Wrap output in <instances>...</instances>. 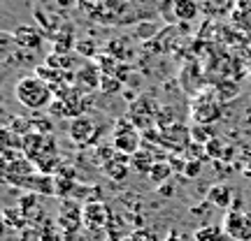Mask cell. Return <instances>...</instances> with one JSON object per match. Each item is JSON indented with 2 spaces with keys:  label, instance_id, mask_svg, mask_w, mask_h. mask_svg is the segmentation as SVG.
Returning a JSON list of instances; mask_svg holds the SVG:
<instances>
[{
  "label": "cell",
  "instance_id": "31",
  "mask_svg": "<svg viewBox=\"0 0 251 241\" xmlns=\"http://www.w3.org/2000/svg\"><path fill=\"white\" fill-rule=\"evenodd\" d=\"M226 241H233V239H226Z\"/></svg>",
  "mask_w": 251,
  "mask_h": 241
},
{
  "label": "cell",
  "instance_id": "27",
  "mask_svg": "<svg viewBox=\"0 0 251 241\" xmlns=\"http://www.w3.org/2000/svg\"><path fill=\"white\" fill-rule=\"evenodd\" d=\"M144 239H147L144 234H128V237H124L121 241H144Z\"/></svg>",
  "mask_w": 251,
  "mask_h": 241
},
{
  "label": "cell",
  "instance_id": "12",
  "mask_svg": "<svg viewBox=\"0 0 251 241\" xmlns=\"http://www.w3.org/2000/svg\"><path fill=\"white\" fill-rule=\"evenodd\" d=\"M233 202H235V193L228 183H214V186L207 190V204L219 206V209L228 211L233 206Z\"/></svg>",
  "mask_w": 251,
  "mask_h": 241
},
{
  "label": "cell",
  "instance_id": "23",
  "mask_svg": "<svg viewBox=\"0 0 251 241\" xmlns=\"http://www.w3.org/2000/svg\"><path fill=\"white\" fill-rule=\"evenodd\" d=\"M191 139L196 144H209L214 139V132H212V125H193L191 128Z\"/></svg>",
  "mask_w": 251,
  "mask_h": 241
},
{
  "label": "cell",
  "instance_id": "24",
  "mask_svg": "<svg viewBox=\"0 0 251 241\" xmlns=\"http://www.w3.org/2000/svg\"><path fill=\"white\" fill-rule=\"evenodd\" d=\"M121 88V79H112V74H102V81H100V90H105L107 95L117 93Z\"/></svg>",
  "mask_w": 251,
  "mask_h": 241
},
{
  "label": "cell",
  "instance_id": "30",
  "mask_svg": "<svg viewBox=\"0 0 251 241\" xmlns=\"http://www.w3.org/2000/svg\"><path fill=\"white\" fill-rule=\"evenodd\" d=\"M249 74H251V63H249Z\"/></svg>",
  "mask_w": 251,
  "mask_h": 241
},
{
  "label": "cell",
  "instance_id": "10",
  "mask_svg": "<svg viewBox=\"0 0 251 241\" xmlns=\"http://www.w3.org/2000/svg\"><path fill=\"white\" fill-rule=\"evenodd\" d=\"M56 223H58V227L63 230V234L77 232V227L84 223V218H81V209L65 199V202L61 204V211H58V218H56Z\"/></svg>",
  "mask_w": 251,
  "mask_h": 241
},
{
  "label": "cell",
  "instance_id": "7",
  "mask_svg": "<svg viewBox=\"0 0 251 241\" xmlns=\"http://www.w3.org/2000/svg\"><path fill=\"white\" fill-rule=\"evenodd\" d=\"M96 134H98V128H96V123H93V118L86 116V114L72 118L70 123H68V137H70L72 144L79 146V149L93 144Z\"/></svg>",
  "mask_w": 251,
  "mask_h": 241
},
{
  "label": "cell",
  "instance_id": "13",
  "mask_svg": "<svg viewBox=\"0 0 251 241\" xmlns=\"http://www.w3.org/2000/svg\"><path fill=\"white\" fill-rule=\"evenodd\" d=\"M12 40L17 42V46L28 49V51H33V49H37V46L42 44V35H40V30H37L35 26H19V28H14Z\"/></svg>",
  "mask_w": 251,
  "mask_h": 241
},
{
  "label": "cell",
  "instance_id": "20",
  "mask_svg": "<svg viewBox=\"0 0 251 241\" xmlns=\"http://www.w3.org/2000/svg\"><path fill=\"white\" fill-rule=\"evenodd\" d=\"M158 14H161V19L168 26L179 23V19H177V0H158Z\"/></svg>",
  "mask_w": 251,
  "mask_h": 241
},
{
  "label": "cell",
  "instance_id": "25",
  "mask_svg": "<svg viewBox=\"0 0 251 241\" xmlns=\"http://www.w3.org/2000/svg\"><path fill=\"white\" fill-rule=\"evenodd\" d=\"M200 170H202V167H200V162L198 160H184V174H186V176L193 179V176L200 174Z\"/></svg>",
  "mask_w": 251,
  "mask_h": 241
},
{
  "label": "cell",
  "instance_id": "19",
  "mask_svg": "<svg viewBox=\"0 0 251 241\" xmlns=\"http://www.w3.org/2000/svg\"><path fill=\"white\" fill-rule=\"evenodd\" d=\"M77 84H86V88H100V81L102 77H98V70L96 67H91V65H84L79 72H77V77H75Z\"/></svg>",
  "mask_w": 251,
  "mask_h": 241
},
{
  "label": "cell",
  "instance_id": "2",
  "mask_svg": "<svg viewBox=\"0 0 251 241\" xmlns=\"http://www.w3.org/2000/svg\"><path fill=\"white\" fill-rule=\"evenodd\" d=\"M221 227L228 239L233 241H251V214L244 209V202L240 197H235L233 206L226 211Z\"/></svg>",
  "mask_w": 251,
  "mask_h": 241
},
{
  "label": "cell",
  "instance_id": "11",
  "mask_svg": "<svg viewBox=\"0 0 251 241\" xmlns=\"http://www.w3.org/2000/svg\"><path fill=\"white\" fill-rule=\"evenodd\" d=\"M102 172H105L112 181H124L126 176H128V172H130V158H128V155H124V153L114 151V153H112V158H109V160H105Z\"/></svg>",
  "mask_w": 251,
  "mask_h": 241
},
{
  "label": "cell",
  "instance_id": "9",
  "mask_svg": "<svg viewBox=\"0 0 251 241\" xmlns=\"http://www.w3.org/2000/svg\"><path fill=\"white\" fill-rule=\"evenodd\" d=\"M81 218H84V225L89 227L91 232H100L109 223V209L105 206V202L96 199V202H89L81 209Z\"/></svg>",
  "mask_w": 251,
  "mask_h": 241
},
{
  "label": "cell",
  "instance_id": "22",
  "mask_svg": "<svg viewBox=\"0 0 251 241\" xmlns=\"http://www.w3.org/2000/svg\"><path fill=\"white\" fill-rule=\"evenodd\" d=\"M228 144L221 139V137H214L209 144H205V151H207V158H212V160H221L224 155H228Z\"/></svg>",
  "mask_w": 251,
  "mask_h": 241
},
{
  "label": "cell",
  "instance_id": "28",
  "mask_svg": "<svg viewBox=\"0 0 251 241\" xmlns=\"http://www.w3.org/2000/svg\"><path fill=\"white\" fill-rule=\"evenodd\" d=\"M244 167H247V174L251 176V151L247 153V160H244Z\"/></svg>",
  "mask_w": 251,
  "mask_h": 241
},
{
  "label": "cell",
  "instance_id": "15",
  "mask_svg": "<svg viewBox=\"0 0 251 241\" xmlns=\"http://www.w3.org/2000/svg\"><path fill=\"white\" fill-rule=\"evenodd\" d=\"M156 162L158 160H156V155L149 149H140L135 155H130V167L135 172H142V174H149V170H151Z\"/></svg>",
  "mask_w": 251,
  "mask_h": 241
},
{
  "label": "cell",
  "instance_id": "18",
  "mask_svg": "<svg viewBox=\"0 0 251 241\" xmlns=\"http://www.w3.org/2000/svg\"><path fill=\"white\" fill-rule=\"evenodd\" d=\"M198 14H200V5L198 0H177V19L181 23L186 21H196Z\"/></svg>",
  "mask_w": 251,
  "mask_h": 241
},
{
  "label": "cell",
  "instance_id": "16",
  "mask_svg": "<svg viewBox=\"0 0 251 241\" xmlns=\"http://www.w3.org/2000/svg\"><path fill=\"white\" fill-rule=\"evenodd\" d=\"M224 227L221 223L219 225H202V227H198L196 232H193V241H226Z\"/></svg>",
  "mask_w": 251,
  "mask_h": 241
},
{
  "label": "cell",
  "instance_id": "17",
  "mask_svg": "<svg viewBox=\"0 0 251 241\" xmlns=\"http://www.w3.org/2000/svg\"><path fill=\"white\" fill-rule=\"evenodd\" d=\"M212 90L216 93V98L221 100V102H230V100L237 98L240 86H237V81H233V79H224V81H216Z\"/></svg>",
  "mask_w": 251,
  "mask_h": 241
},
{
  "label": "cell",
  "instance_id": "14",
  "mask_svg": "<svg viewBox=\"0 0 251 241\" xmlns=\"http://www.w3.org/2000/svg\"><path fill=\"white\" fill-rule=\"evenodd\" d=\"M172 172H175V167L170 165V160H158L151 170H149L147 176H149V181H151L153 186H165L168 179L172 176Z\"/></svg>",
  "mask_w": 251,
  "mask_h": 241
},
{
  "label": "cell",
  "instance_id": "29",
  "mask_svg": "<svg viewBox=\"0 0 251 241\" xmlns=\"http://www.w3.org/2000/svg\"><path fill=\"white\" fill-rule=\"evenodd\" d=\"M158 193H161V195H172V193H175V190H172V186H168V188H161V190H158Z\"/></svg>",
  "mask_w": 251,
  "mask_h": 241
},
{
  "label": "cell",
  "instance_id": "1",
  "mask_svg": "<svg viewBox=\"0 0 251 241\" xmlns=\"http://www.w3.org/2000/svg\"><path fill=\"white\" fill-rule=\"evenodd\" d=\"M14 98L21 107L30 109V111H40L51 105L54 100V88L42 81L37 74H26L14 84Z\"/></svg>",
  "mask_w": 251,
  "mask_h": 241
},
{
  "label": "cell",
  "instance_id": "3",
  "mask_svg": "<svg viewBox=\"0 0 251 241\" xmlns=\"http://www.w3.org/2000/svg\"><path fill=\"white\" fill-rule=\"evenodd\" d=\"M191 118L196 121V125H214L221 118V100L216 98L212 88L198 93L191 100Z\"/></svg>",
  "mask_w": 251,
  "mask_h": 241
},
{
  "label": "cell",
  "instance_id": "4",
  "mask_svg": "<svg viewBox=\"0 0 251 241\" xmlns=\"http://www.w3.org/2000/svg\"><path fill=\"white\" fill-rule=\"evenodd\" d=\"M112 146H114V151L130 158L142 149V132L128 118H119L114 121V130H112Z\"/></svg>",
  "mask_w": 251,
  "mask_h": 241
},
{
  "label": "cell",
  "instance_id": "8",
  "mask_svg": "<svg viewBox=\"0 0 251 241\" xmlns=\"http://www.w3.org/2000/svg\"><path fill=\"white\" fill-rule=\"evenodd\" d=\"M191 142H193V139H191V130L184 128L181 123H175V125H170V128H165V130H158V142L156 144L168 146V149L175 153H184Z\"/></svg>",
  "mask_w": 251,
  "mask_h": 241
},
{
  "label": "cell",
  "instance_id": "6",
  "mask_svg": "<svg viewBox=\"0 0 251 241\" xmlns=\"http://www.w3.org/2000/svg\"><path fill=\"white\" fill-rule=\"evenodd\" d=\"M2 172H5V181H7V183H12V186L28 188V190H30V183H33V179H35L37 167L28 160L26 155H19L17 160L5 162Z\"/></svg>",
  "mask_w": 251,
  "mask_h": 241
},
{
  "label": "cell",
  "instance_id": "21",
  "mask_svg": "<svg viewBox=\"0 0 251 241\" xmlns=\"http://www.w3.org/2000/svg\"><path fill=\"white\" fill-rule=\"evenodd\" d=\"M37 239L40 241H63V230L58 227V223H51V220H45L40 232H37Z\"/></svg>",
  "mask_w": 251,
  "mask_h": 241
},
{
  "label": "cell",
  "instance_id": "26",
  "mask_svg": "<svg viewBox=\"0 0 251 241\" xmlns=\"http://www.w3.org/2000/svg\"><path fill=\"white\" fill-rule=\"evenodd\" d=\"M165 241H186V237H181V234L177 232V230H172V232L168 234V237H165Z\"/></svg>",
  "mask_w": 251,
  "mask_h": 241
},
{
  "label": "cell",
  "instance_id": "5",
  "mask_svg": "<svg viewBox=\"0 0 251 241\" xmlns=\"http://www.w3.org/2000/svg\"><path fill=\"white\" fill-rule=\"evenodd\" d=\"M158 111L161 107L153 102L151 98H135L128 107V114L126 118L137 128V130H158L156 128V121H158Z\"/></svg>",
  "mask_w": 251,
  "mask_h": 241
}]
</instances>
